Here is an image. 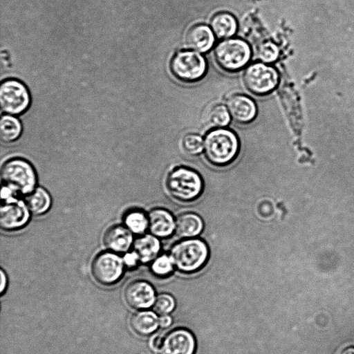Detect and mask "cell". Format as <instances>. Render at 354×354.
I'll return each instance as SVG.
<instances>
[{"mask_svg":"<svg viewBox=\"0 0 354 354\" xmlns=\"http://www.w3.org/2000/svg\"><path fill=\"white\" fill-rule=\"evenodd\" d=\"M203 151L210 164L217 167L226 166L233 162L239 153V138L230 129H215L206 134Z\"/></svg>","mask_w":354,"mask_h":354,"instance_id":"6da1fadb","label":"cell"},{"mask_svg":"<svg viewBox=\"0 0 354 354\" xmlns=\"http://www.w3.org/2000/svg\"><path fill=\"white\" fill-rule=\"evenodd\" d=\"M169 254L175 269L183 273L191 274L198 271L205 265L209 252L203 239L194 237L183 239L175 243Z\"/></svg>","mask_w":354,"mask_h":354,"instance_id":"7a4b0ae2","label":"cell"},{"mask_svg":"<svg viewBox=\"0 0 354 354\" xmlns=\"http://www.w3.org/2000/svg\"><path fill=\"white\" fill-rule=\"evenodd\" d=\"M165 185L170 196L180 202L196 200L203 190L201 175L194 169L184 166L173 169L166 178Z\"/></svg>","mask_w":354,"mask_h":354,"instance_id":"3957f363","label":"cell"},{"mask_svg":"<svg viewBox=\"0 0 354 354\" xmlns=\"http://www.w3.org/2000/svg\"><path fill=\"white\" fill-rule=\"evenodd\" d=\"M1 179L3 185L10 188L16 194L26 195L35 189L37 177L29 161L16 157L3 162L1 168Z\"/></svg>","mask_w":354,"mask_h":354,"instance_id":"277c9868","label":"cell"},{"mask_svg":"<svg viewBox=\"0 0 354 354\" xmlns=\"http://www.w3.org/2000/svg\"><path fill=\"white\" fill-rule=\"evenodd\" d=\"M217 64L227 72H236L243 68L251 57L249 44L238 38L224 39L214 49Z\"/></svg>","mask_w":354,"mask_h":354,"instance_id":"5b68a950","label":"cell"},{"mask_svg":"<svg viewBox=\"0 0 354 354\" xmlns=\"http://www.w3.org/2000/svg\"><path fill=\"white\" fill-rule=\"evenodd\" d=\"M170 68L173 75L179 80L193 82L201 79L207 70L205 58L194 50H183L172 57Z\"/></svg>","mask_w":354,"mask_h":354,"instance_id":"8992f818","label":"cell"},{"mask_svg":"<svg viewBox=\"0 0 354 354\" xmlns=\"http://www.w3.org/2000/svg\"><path fill=\"white\" fill-rule=\"evenodd\" d=\"M243 81L252 93L264 95L277 87L279 75L273 67L257 62L247 67L243 75Z\"/></svg>","mask_w":354,"mask_h":354,"instance_id":"52a82bcc","label":"cell"},{"mask_svg":"<svg viewBox=\"0 0 354 354\" xmlns=\"http://www.w3.org/2000/svg\"><path fill=\"white\" fill-rule=\"evenodd\" d=\"M30 102L29 92L20 81L10 79L3 82L0 86L1 110L11 115L25 112Z\"/></svg>","mask_w":354,"mask_h":354,"instance_id":"ba28073f","label":"cell"},{"mask_svg":"<svg viewBox=\"0 0 354 354\" xmlns=\"http://www.w3.org/2000/svg\"><path fill=\"white\" fill-rule=\"evenodd\" d=\"M124 263L118 253L107 251L97 254L91 263L94 279L103 285L116 283L122 276Z\"/></svg>","mask_w":354,"mask_h":354,"instance_id":"9c48e42d","label":"cell"},{"mask_svg":"<svg viewBox=\"0 0 354 354\" xmlns=\"http://www.w3.org/2000/svg\"><path fill=\"white\" fill-rule=\"evenodd\" d=\"M30 212L24 201L12 196L2 200L0 207V226L6 231L19 230L25 226Z\"/></svg>","mask_w":354,"mask_h":354,"instance_id":"30bf717a","label":"cell"},{"mask_svg":"<svg viewBox=\"0 0 354 354\" xmlns=\"http://www.w3.org/2000/svg\"><path fill=\"white\" fill-rule=\"evenodd\" d=\"M196 339L192 333L185 328H176L163 337L159 354H194Z\"/></svg>","mask_w":354,"mask_h":354,"instance_id":"8fae6325","label":"cell"},{"mask_svg":"<svg viewBox=\"0 0 354 354\" xmlns=\"http://www.w3.org/2000/svg\"><path fill=\"white\" fill-rule=\"evenodd\" d=\"M124 297L131 307L145 309L153 305L156 300L155 290L147 281L133 280L126 286Z\"/></svg>","mask_w":354,"mask_h":354,"instance_id":"7c38bea8","label":"cell"},{"mask_svg":"<svg viewBox=\"0 0 354 354\" xmlns=\"http://www.w3.org/2000/svg\"><path fill=\"white\" fill-rule=\"evenodd\" d=\"M102 241L106 248L115 253L127 252L133 243L132 232L125 226H110L103 235Z\"/></svg>","mask_w":354,"mask_h":354,"instance_id":"4fadbf2b","label":"cell"},{"mask_svg":"<svg viewBox=\"0 0 354 354\" xmlns=\"http://www.w3.org/2000/svg\"><path fill=\"white\" fill-rule=\"evenodd\" d=\"M149 230L158 238L170 236L176 228V219L167 209L162 207L152 209L148 214Z\"/></svg>","mask_w":354,"mask_h":354,"instance_id":"5bb4252c","label":"cell"},{"mask_svg":"<svg viewBox=\"0 0 354 354\" xmlns=\"http://www.w3.org/2000/svg\"><path fill=\"white\" fill-rule=\"evenodd\" d=\"M227 109L232 118L241 124L249 123L257 115V106L249 97L236 94L231 96L227 101Z\"/></svg>","mask_w":354,"mask_h":354,"instance_id":"9a60e30c","label":"cell"},{"mask_svg":"<svg viewBox=\"0 0 354 354\" xmlns=\"http://www.w3.org/2000/svg\"><path fill=\"white\" fill-rule=\"evenodd\" d=\"M185 41L187 46L198 53L208 51L214 43L212 30L204 24H196L187 32Z\"/></svg>","mask_w":354,"mask_h":354,"instance_id":"2e32d148","label":"cell"},{"mask_svg":"<svg viewBox=\"0 0 354 354\" xmlns=\"http://www.w3.org/2000/svg\"><path fill=\"white\" fill-rule=\"evenodd\" d=\"M133 251L142 263H151L161 250L159 238L152 234H142L133 243Z\"/></svg>","mask_w":354,"mask_h":354,"instance_id":"e0dca14e","label":"cell"},{"mask_svg":"<svg viewBox=\"0 0 354 354\" xmlns=\"http://www.w3.org/2000/svg\"><path fill=\"white\" fill-rule=\"evenodd\" d=\"M204 227L202 218L194 212H184L176 218L175 233L182 239L194 238Z\"/></svg>","mask_w":354,"mask_h":354,"instance_id":"ac0fdd59","label":"cell"},{"mask_svg":"<svg viewBox=\"0 0 354 354\" xmlns=\"http://www.w3.org/2000/svg\"><path fill=\"white\" fill-rule=\"evenodd\" d=\"M130 325L137 334L142 336L149 335L158 328L159 319L156 313L141 310L131 315Z\"/></svg>","mask_w":354,"mask_h":354,"instance_id":"d6986e66","label":"cell"},{"mask_svg":"<svg viewBox=\"0 0 354 354\" xmlns=\"http://www.w3.org/2000/svg\"><path fill=\"white\" fill-rule=\"evenodd\" d=\"M210 26L214 34L219 39L232 36L237 29L236 19L226 12L215 14L211 19Z\"/></svg>","mask_w":354,"mask_h":354,"instance_id":"ffe728a7","label":"cell"},{"mask_svg":"<svg viewBox=\"0 0 354 354\" xmlns=\"http://www.w3.org/2000/svg\"><path fill=\"white\" fill-rule=\"evenodd\" d=\"M30 211L35 215L46 213L51 206V197L43 187H35L30 193L25 195L24 200Z\"/></svg>","mask_w":354,"mask_h":354,"instance_id":"44dd1931","label":"cell"},{"mask_svg":"<svg viewBox=\"0 0 354 354\" xmlns=\"http://www.w3.org/2000/svg\"><path fill=\"white\" fill-rule=\"evenodd\" d=\"M124 225L135 234L142 235L149 229L148 214L140 209H131L124 215Z\"/></svg>","mask_w":354,"mask_h":354,"instance_id":"7402d4cb","label":"cell"},{"mask_svg":"<svg viewBox=\"0 0 354 354\" xmlns=\"http://www.w3.org/2000/svg\"><path fill=\"white\" fill-rule=\"evenodd\" d=\"M22 131L20 121L11 115H5L0 121V138L6 143L12 142L19 138Z\"/></svg>","mask_w":354,"mask_h":354,"instance_id":"603a6c76","label":"cell"},{"mask_svg":"<svg viewBox=\"0 0 354 354\" xmlns=\"http://www.w3.org/2000/svg\"><path fill=\"white\" fill-rule=\"evenodd\" d=\"M175 269L169 254H159L151 263V272L159 277L170 275Z\"/></svg>","mask_w":354,"mask_h":354,"instance_id":"cb8c5ba5","label":"cell"},{"mask_svg":"<svg viewBox=\"0 0 354 354\" xmlns=\"http://www.w3.org/2000/svg\"><path fill=\"white\" fill-rule=\"evenodd\" d=\"M210 123L218 128L225 127L230 120V114L227 109L221 104H217L212 108L209 113Z\"/></svg>","mask_w":354,"mask_h":354,"instance_id":"d4e9b609","label":"cell"},{"mask_svg":"<svg viewBox=\"0 0 354 354\" xmlns=\"http://www.w3.org/2000/svg\"><path fill=\"white\" fill-rule=\"evenodd\" d=\"M182 147L187 154L198 155L203 150V140L198 134L188 133L183 138Z\"/></svg>","mask_w":354,"mask_h":354,"instance_id":"484cf974","label":"cell"},{"mask_svg":"<svg viewBox=\"0 0 354 354\" xmlns=\"http://www.w3.org/2000/svg\"><path fill=\"white\" fill-rule=\"evenodd\" d=\"M175 305V299L171 295L161 293L156 297L153 310L158 315H167L174 309Z\"/></svg>","mask_w":354,"mask_h":354,"instance_id":"4316f807","label":"cell"},{"mask_svg":"<svg viewBox=\"0 0 354 354\" xmlns=\"http://www.w3.org/2000/svg\"><path fill=\"white\" fill-rule=\"evenodd\" d=\"M257 56L264 63L274 62L278 58L279 48L271 41L263 43L258 48Z\"/></svg>","mask_w":354,"mask_h":354,"instance_id":"83f0119b","label":"cell"},{"mask_svg":"<svg viewBox=\"0 0 354 354\" xmlns=\"http://www.w3.org/2000/svg\"><path fill=\"white\" fill-rule=\"evenodd\" d=\"M122 259L124 266L130 268L136 267L140 262L138 255L133 250V252H127Z\"/></svg>","mask_w":354,"mask_h":354,"instance_id":"f1b7e54d","label":"cell"},{"mask_svg":"<svg viewBox=\"0 0 354 354\" xmlns=\"http://www.w3.org/2000/svg\"><path fill=\"white\" fill-rule=\"evenodd\" d=\"M172 322L171 317L168 315H161L159 318V326L162 328L169 327Z\"/></svg>","mask_w":354,"mask_h":354,"instance_id":"f546056e","label":"cell"},{"mask_svg":"<svg viewBox=\"0 0 354 354\" xmlns=\"http://www.w3.org/2000/svg\"><path fill=\"white\" fill-rule=\"evenodd\" d=\"M1 290H0V292L2 294L6 288V286H7V277H6V274L4 272L3 270L1 269Z\"/></svg>","mask_w":354,"mask_h":354,"instance_id":"4dcf8cb0","label":"cell"},{"mask_svg":"<svg viewBox=\"0 0 354 354\" xmlns=\"http://www.w3.org/2000/svg\"><path fill=\"white\" fill-rule=\"evenodd\" d=\"M162 337L157 335L152 339L151 346L153 348L158 349L161 345Z\"/></svg>","mask_w":354,"mask_h":354,"instance_id":"1f68e13d","label":"cell"},{"mask_svg":"<svg viewBox=\"0 0 354 354\" xmlns=\"http://www.w3.org/2000/svg\"><path fill=\"white\" fill-rule=\"evenodd\" d=\"M340 354H354V346H347L341 351Z\"/></svg>","mask_w":354,"mask_h":354,"instance_id":"d6a6232c","label":"cell"}]
</instances>
